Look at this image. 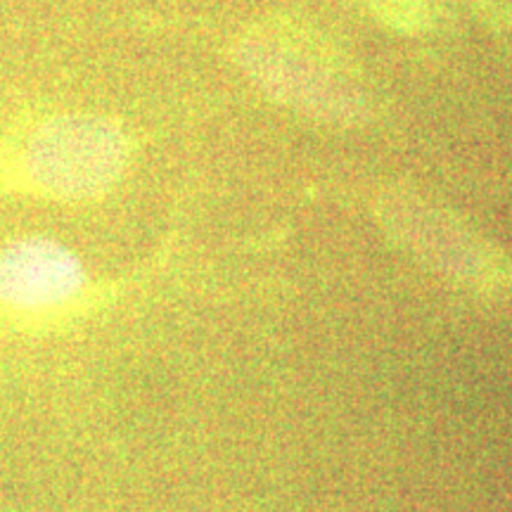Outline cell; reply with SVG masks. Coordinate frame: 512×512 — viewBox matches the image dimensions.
<instances>
[{"label":"cell","instance_id":"cell-4","mask_svg":"<svg viewBox=\"0 0 512 512\" xmlns=\"http://www.w3.org/2000/svg\"><path fill=\"white\" fill-rule=\"evenodd\" d=\"M387 221L392 223L394 233L408 242V247L444 271L456 275L477 271V254L465 235L425 202H413L406 197L387 202Z\"/></svg>","mask_w":512,"mask_h":512},{"label":"cell","instance_id":"cell-5","mask_svg":"<svg viewBox=\"0 0 512 512\" xmlns=\"http://www.w3.org/2000/svg\"><path fill=\"white\" fill-rule=\"evenodd\" d=\"M382 22L399 31H422L434 22V0H373Z\"/></svg>","mask_w":512,"mask_h":512},{"label":"cell","instance_id":"cell-2","mask_svg":"<svg viewBox=\"0 0 512 512\" xmlns=\"http://www.w3.org/2000/svg\"><path fill=\"white\" fill-rule=\"evenodd\" d=\"M62 240L22 233L0 242V335L46 339L74 330L112 299Z\"/></svg>","mask_w":512,"mask_h":512},{"label":"cell","instance_id":"cell-3","mask_svg":"<svg viewBox=\"0 0 512 512\" xmlns=\"http://www.w3.org/2000/svg\"><path fill=\"white\" fill-rule=\"evenodd\" d=\"M238 60L261 88L292 110L330 124H356L366 117L368 102L342 64L294 29L252 31L240 41Z\"/></svg>","mask_w":512,"mask_h":512},{"label":"cell","instance_id":"cell-1","mask_svg":"<svg viewBox=\"0 0 512 512\" xmlns=\"http://www.w3.org/2000/svg\"><path fill=\"white\" fill-rule=\"evenodd\" d=\"M128 128L110 114L27 107L0 121V202L86 207L110 197L131 169Z\"/></svg>","mask_w":512,"mask_h":512}]
</instances>
